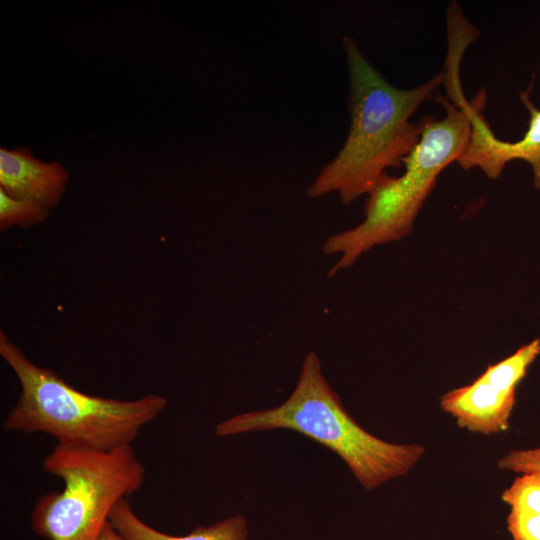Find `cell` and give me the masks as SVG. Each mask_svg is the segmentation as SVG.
I'll use <instances>...</instances> for the list:
<instances>
[{"label":"cell","instance_id":"cell-11","mask_svg":"<svg viewBox=\"0 0 540 540\" xmlns=\"http://www.w3.org/2000/svg\"><path fill=\"white\" fill-rule=\"evenodd\" d=\"M510 509L540 513V473H524L501 495Z\"/></svg>","mask_w":540,"mask_h":540},{"label":"cell","instance_id":"cell-12","mask_svg":"<svg viewBox=\"0 0 540 540\" xmlns=\"http://www.w3.org/2000/svg\"><path fill=\"white\" fill-rule=\"evenodd\" d=\"M507 528L512 540H540V513L510 509Z\"/></svg>","mask_w":540,"mask_h":540},{"label":"cell","instance_id":"cell-6","mask_svg":"<svg viewBox=\"0 0 540 540\" xmlns=\"http://www.w3.org/2000/svg\"><path fill=\"white\" fill-rule=\"evenodd\" d=\"M539 355L540 340L535 339L489 365L472 383L443 394L441 408L470 432L491 435L506 431L516 388Z\"/></svg>","mask_w":540,"mask_h":540},{"label":"cell","instance_id":"cell-9","mask_svg":"<svg viewBox=\"0 0 540 540\" xmlns=\"http://www.w3.org/2000/svg\"><path fill=\"white\" fill-rule=\"evenodd\" d=\"M110 523L123 540H248V522L235 515L209 526H198L183 536L170 535L146 524L134 512L128 499L112 510Z\"/></svg>","mask_w":540,"mask_h":540},{"label":"cell","instance_id":"cell-2","mask_svg":"<svg viewBox=\"0 0 540 540\" xmlns=\"http://www.w3.org/2000/svg\"><path fill=\"white\" fill-rule=\"evenodd\" d=\"M459 76H446V95H435L444 107V117L420 119L421 137L404 159V172L399 176L384 173L366 195L364 219L357 226L326 238L322 251L339 256L329 276L353 266L372 248L408 236L440 173L465 151L473 115L485 105L486 92L481 90L467 100Z\"/></svg>","mask_w":540,"mask_h":540},{"label":"cell","instance_id":"cell-4","mask_svg":"<svg viewBox=\"0 0 540 540\" xmlns=\"http://www.w3.org/2000/svg\"><path fill=\"white\" fill-rule=\"evenodd\" d=\"M287 429L300 433L338 455L367 491L408 473L423 457L420 444H396L362 428L347 412L322 372L318 355L303 359L290 396L279 406L234 415L216 425L228 437Z\"/></svg>","mask_w":540,"mask_h":540},{"label":"cell","instance_id":"cell-13","mask_svg":"<svg viewBox=\"0 0 540 540\" xmlns=\"http://www.w3.org/2000/svg\"><path fill=\"white\" fill-rule=\"evenodd\" d=\"M497 465L505 471L516 473H540V447L534 449L511 450L502 456Z\"/></svg>","mask_w":540,"mask_h":540},{"label":"cell","instance_id":"cell-14","mask_svg":"<svg viewBox=\"0 0 540 540\" xmlns=\"http://www.w3.org/2000/svg\"><path fill=\"white\" fill-rule=\"evenodd\" d=\"M99 540H123L110 521L105 525Z\"/></svg>","mask_w":540,"mask_h":540},{"label":"cell","instance_id":"cell-3","mask_svg":"<svg viewBox=\"0 0 540 540\" xmlns=\"http://www.w3.org/2000/svg\"><path fill=\"white\" fill-rule=\"evenodd\" d=\"M0 355L21 388L4 419L8 432L44 433L58 445L108 451L132 445L168 404L154 393L133 400L84 393L51 368L32 362L2 330Z\"/></svg>","mask_w":540,"mask_h":540},{"label":"cell","instance_id":"cell-10","mask_svg":"<svg viewBox=\"0 0 540 540\" xmlns=\"http://www.w3.org/2000/svg\"><path fill=\"white\" fill-rule=\"evenodd\" d=\"M47 207L36 202L17 199L0 189V229L13 226L29 227L45 221L49 217Z\"/></svg>","mask_w":540,"mask_h":540},{"label":"cell","instance_id":"cell-7","mask_svg":"<svg viewBox=\"0 0 540 540\" xmlns=\"http://www.w3.org/2000/svg\"><path fill=\"white\" fill-rule=\"evenodd\" d=\"M529 112V123L520 140L498 139L479 107L472 121L469 143L457 163L465 170L480 168L490 179L496 180L508 162L520 159L527 162L533 173L534 186L540 189V109L530 99L529 90L519 93Z\"/></svg>","mask_w":540,"mask_h":540},{"label":"cell","instance_id":"cell-8","mask_svg":"<svg viewBox=\"0 0 540 540\" xmlns=\"http://www.w3.org/2000/svg\"><path fill=\"white\" fill-rule=\"evenodd\" d=\"M68 180V171L58 161L38 160L26 147L0 149V189L11 197L51 209L60 204Z\"/></svg>","mask_w":540,"mask_h":540},{"label":"cell","instance_id":"cell-5","mask_svg":"<svg viewBox=\"0 0 540 540\" xmlns=\"http://www.w3.org/2000/svg\"><path fill=\"white\" fill-rule=\"evenodd\" d=\"M42 468L64 483L31 513L33 531L48 540H99L114 507L141 488L146 473L132 445L101 451L57 444Z\"/></svg>","mask_w":540,"mask_h":540},{"label":"cell","instance_id":"cell-1","mask_svg":"<svg viewBox=\"0 0 540 540\" xmlns=\"http://www.w3.org/2000/svg\"><path fill=\"white\" fill-rule=\"evenodd\" d=\"M349 76L350 126L343 146L307 188V196L331 193L350 204L368 192L389 168H399L421 137L411 118L436 95L444 71L411 89L397 88L370 63L357 41L342 38Z\"/></svg>","mask_w":540,"mask_h":540}]
</instances>
